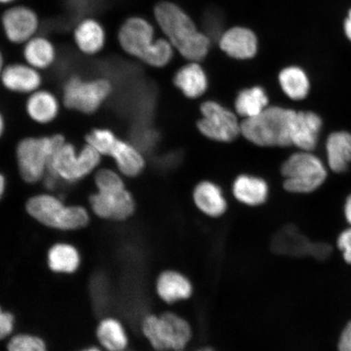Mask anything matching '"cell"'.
Here are the masks:
<instances>
[{"mask_svg":"<svg viewBox=\"0 0 351 351\" xmlns=\"http://www.w3.org/2000/svg\"><path fill=\"white\" fill-rule=\"evenodd\" d=\"M154 15L166 38L184 58L199 62L207 56L210 38L197 28L194 21L178 4L160 2L155 7Z\"/></svg>","mask_w":351,"mask_h":351,"instance_id":"cell-1","label":"cell"},{"mask_svg":"<svg viewBox=\"0 0 351 351\" xmlns=\"http://www.w3.org/2000/svg\"><path fill=\"white\" fill-rule=\"evenodd\" d=\"M96 191L89 197L92 212L108 221H124L134 214L136 204L123 176L110 168H99L94 173Z\"/></svg>","mask_w":351,"mask_h":351,"instance_id":"cell-2","label":"cell"},{"mask_svg":"<svg viewBox=\"0 0 351 351\" xmlns=\"http://www.w3.org/2000/svg\"><path fill=\"white\" fill-rule=\"evenodd\" d=\"M118 42L125 53L152 67H164L173 56L172 44L167 38L155 40L153 25L143 17L127 19L118 32Z\"/></svg>","mask_w":351,"mask_h":351,"instance_id":"cell-3","label":"cell"},{"mask_svg":"<svg viewBox=\"0 0 351 351\" xmlns=\"http://www.w3.org/2000/svg\"><path fill=\"white\" fill-rule=\"evenodd\" d=\"M297 110L280 106L267 107L258 116L241 123V134L260 147L292 146L291 132Z\"/></svg>","mask_w":351,"mask_h":351,"instance_id":"cell-4","label":"cell"},{"mask_svg":"<svg viewBox=\"0 0 351 351\" xmlns=\"http://www.w3.org/2000/svg\"><path fill=\"white\" fill-rule=\"evenodd\" d=\"M329 170L324 159L315 152L300 151L291 154L280 166L285 191L308 195L326 185Z\"/></svg>","mask_w":351,"mask_h":351,"instance_id":"cell-5","label":"cell"},{"mask_svg":"<svg viewBox=\"0 0 351 351\" xmlns=\"http://www.w3.org/2000/svg\"><path fill=\"white\" fill-rule=\"evenodd\" d=\"M26 212L35 221L51 229L73 231L85 228L90 214L80 205H67L51 193L33 195L26 201Z\"/></svg>","mask_w":351,"mask_h":351,"instance_id":"cell-6","label":"cell"},{"mask_svg":"<svg viewBox=\"0 0 351 351\" xmlns=\"http://www.w3.org/2000/svg\"><path fill=\"white\" fill-rule=\"evenodd\" d=\"M66 141L63 134L29 136L16 147V161L20 177L25 183L35 185L43 181L49 169L52 156Z\"/></svg>","mask_w":351,"mask_h":351,"instance_id":"cell-7","label":"cell"},{"mask_svg":"<svg viewBox=\"0 0 351 351\" xmlns=\"http://www.w3.org/2000/svg\"><path fill=\"white\" fill-rule=\"evenodd\" d=\"M102 157L89 144L77 150L75 145L66 140L52 156L47 176L56 181L76 183L94 174L99 168Z\"/></svg>","mask_w":351,"mask_h":351,"instance_id":"cell-8","label":"cell"},{"mask_svg":"<svg viewBox=\"0 0 351 351\" xmlns=\"http://www.w3.org/2000/svg\"><path fill=\"white\" fill-rule=\"evenodd\" d=\"M85 141L101 156L112 158L123 177L136 178L143 173L146 165L143 154L133 144L118 138L112 130L92 129L85 136Z\"/></svg>","mask_w":351,"mask_h":351,"instance_id":"cell-9","label":"cell"},{"mask_svg":"<svg viewBox=\"0 0 351 351\" xmlns=\"http://www.w3.org/2000/svg\"><path fill=\"white\" fill-rule=\"evenodd\" d=\"M112 92L113 85L108 78L74 75L63 85L61 103L70 111L90 116L102 108Z\"/></svg>","mask_w":351,"mask_h":351,"instance_id":"cell-10","label":"cell"},{"mask_svg":"<svg viewBox=\"0 0 351 351\" xmlns=\"http://www.w3.org/2000/svg\"><path fill=\"white\" fill-rule=\"evenodd\" d=\"M143 332L156 350H182L191 339L190 324L179 315L167 313L149 315L143 319Z\"/></svg>","mask_w":351,"mask_h":351,"instance_id":"cell-11","label":"cell"},{"mask_svg":"<svg viewBox=\"0 0 351 351\" xmlns=\"http://www.w3.org/2000/svg\"><path fill=\"white\" fill-rule=\"evenodd\" d=\"M201 119L197 129L201 134L214 141L230 143L241 134V124L235 114L222 105L208 101L202 104Z\"/></svg>","mask_w":351,"mask_h":351,"instance_id":"cell-12","label":"cell"},{"mask_svg":"<svg viewBox=\"0 0 351 351\" xmlns=\"http://www.w3.org/2000/svg\"><path fill=\"white\" fill-rule=\"evenodd\" d=\"M326 128L324 117L313 109L298 110L293 123L292 146L300 151L315 152Z\"/></svg>","mask_w":351,"mask_h":351,"instance_id":"cell-13","label":"cell"},{"mask_svg":"<svg viewBox=\"0 0 351 351\" xmlns=\"http://www.w3.org/2000/svg\"><path fill=\"white\" fill-rule=\"evenodd\" d=\"M324 161L329 172L345 175L351 169V130L335 129L328 132L324 140Z\"/></svg>","mask_w":351,"mask_h":351,"instance_id":"cell-14","label":"cell"},{"mask_svg":"<svg viewBox=\"0 0 351 351\" xmlns=\"http://www.w3.org/2000/svg\"><path fill=\"white\" fill-rule=\"evenodd\" d=\"M2 25L8 40L15 44H25L36 34L39 20L32 8L15 6L3 13Z\"/></svg>","mask_w":351,"mask_h":351,"instance_id":"cell-15","label":"cell"},{"mask_svg":"<svg viewBox=\"0 0 351 351\" xmlns=\"http://www.w3.org/2000/svg\"><path fill=\"white\" fill-rule=\"evenodd\" d=\"M0 83L12 93L29 95L40 89L43 77L40 71L28 64L13 63L4 66Z\"/></svg>","mask_w":351,"mask_h":351,"instance_id":"cell-16","label":"cell"},{"mask_svg":"<svg viewBox=\"0 0 351 351\" xmlns=\"http://www.w3.org/2000/svg\"><path fill=\"white\" fill-rule=\"evenodd\" d=\"M219 46L226 54L237 60H249L258 51L256 34L243 26H235L219 38Z\"/></svg>","mask_w":351,"mask_h":351,"instance_id":"cell-17","label":"cell"},{"mask_svg":"<svg viewBox=\"0 0 351 351\" xmlns=\"http://www.w3.org/2000/svg\"><path fill=\"white\" fill-rule=\"evenodd\" d=\"M25 112L29 119L36 124L49 125L60 115V101L53 92L40 88L28 95Z\"/></svg>","mask_w":351,"mask_h":351,"instance_id":"cell-18","label":"cell"},{"mask_svg":"<svg viewBox=\"0 0 351 351\" xmlns=\"http://www.w3.org/2000/svg\"><path fill=\"white\" fill-rule=\"evenodd\" d=\"M278 81L285 96L295 102L306 100L313 92V82L300 66L289 65L280 70Z\"/></svg>","mask_w":351,"mask_h":351,"instance_id":"cell-19","label":"cell"},{"mask_svg":"<svg viewBox=\"0 0 351 351\" xmlns=\"http://www.w3.org/2000/svg\"><path fill=\"white\" fill-rule=\"evenodd\" d=\"M73 38L82 53L95 56L104 49L106 43V33L98 21L86 19L79 22L76 26Z\"/></svg>","mask_w":351,"mask_h":351,"instance_id":"cell-20","label":"cell"},{"mask_svg":"<svg viewBox=\"0 0 351 351\" xmlns=\"http://www.w3.org/2000/svg\"><path fill=\"white\" fill-rule=\"evenodd\" d=\"M174 84L190 99H197L208 89V77L205 71L197 62L190 64L180 69L174 77Z\"/></svg>","mask_w":351,"mask_h":351,"instance_id":"cell-21","label":"cell"},{"mask_svg":"<svg viewBox=\"0 0 351 351\" xmlns=\"http://www.w3.org/2000/svg\"><path fill=\"white\" fill-rule=\"evenodd\" d=\"M197 208L209 217H217L225 213L227 204L221 188L210 182H200L194 191Z\"/></svg>","mask_w":351,"mask_h":351,"instance_id":"cell-22","label":"cell"},{"mask_svg":"<svg viewBox=\"0 0 351 351\" xmlns=\"http://www.w3.org/2000/svg\"><path fill=\"white\" fill-rule=\"evenodd\" d=\"M23 56L26 64L38 71L51 67L56 60V50L49 39L34 36L25 43Z\"/></svg>","mask_w":351,"mask_h":351,"instance_id":"cell-23","label":"cell"},{"mask_svg":"<svg viewBox=\"0 0 351 351\" xmlns=\"http://www.w3.org/2000/svg\"><path fill=\"white\" fill-rule=\"evenodd\" d=\"M232 191L237 199L249 206L261 205L269 195V186L261 178L241 175L235 180Z\"/></svg>","mask_w":351,"mask_h":351,"instance_id":"cell-24","label":"cell"},{"mask_svg":"<svg viewBox=\"0 0 351 351\" xmlns=\"http://www.w3.org/2000/svg\"><path fill=\"white\" fill-rule=\"evenodd\" d=\"M157 292L169 304L186 300L191 295L192 287L189 280L176 271H168L160 276L157 282Z\"/></svg>","mask_w":351,"mask_h":351,"instance_id":"cell-25","label":"cell"},{"mask_svg":"<svg viewBox=\"0 0 351 351\" xmlns=\"http://www.w3.org/2000/svg\"><path fill=\"white\" fill-rule=\"evenodd\" d=\"M269 97L261 86L241 90L235 100V109L239 115L245 118L256 117L267 108Z\"/></svg>","mask_w":351,"mask_h":351,"instance_id":"cell-26","label":"cell"},{"mask_svg":"<svg viewBox=\"0 0 351 351\" xmlns=\"http://www.w3.org/2000/svg\"><path fill=\"white\" fill-rule=\"evenodd\" d=\"M48 265L52 271L60 274H72L80 265V256L73 245L60 243L48 252Z\"/></svg>","mask_w":351,"mask_h":351,"instance_id":"cell-27","label":"cell"},{"mask_svg":"<svg viewBox=\"0 0 351 351\" xmlns=\"http://www.w3.org/2000/svg\"><path fill=\"white\" fill-rule=\"evenodd\" d=\"M97 337L100 343L108 351H122L128 345L125 329L117 319H104L98 327Z\"/></svg>","mask_w":351,"mask_h":351,"instance_id":"cell-28","label":"cell"},{"mask_svg":"<svg viewBox=\"0 0 351 351\" xmlns=\"http://www.w3.org/2000/svg\"><path fill=\"white\" fill-rule=\"evenodd\" d=\"M8 351H47L46 345L39 337L28 335L13 337L8 342Z\"/></svg>","mask_w":351,"mask_h":351,"instance_id":"cell-29","label":"cell"},{"mask_svg":"<svg viewBox=\"0 0 351 351\" xmlns=\"http://www.w3.org/2000/svg\"><path fill=\"white\" fill-rule=\"evenodd\" d=\"M336 244L346 265L351 266V227L345 228L337 236Z\"/></svg>","mask_w":351,"mask_h":351,"instance_id":"cell-30","label":"cell"},{"mask_svg":"<svg viewBox=\"0 0 351 351\" xmlns=\"http://www.w3.org/2000/svg\"><path fill=\"white\" fill-rule=\"evenodd\" d=\"M14 327V317L13 315L3 311L0 307V340L10 336Z\"/></svg>","mask_w":351,"mask_h":351,"instance_id":"cell-31","label":"cell"},{"mask_svg":"<svg viewBox=\"0 0 351 351\" xmlns=\"http://www.w3.org/2000/svg\"><path fill=\"white\" fill-rule=\"evenodd\" d=\"M337 351H351V319L345 324L337 342Z\"/></svg>","mask_w":351,"mask_h":351,"instance_id":"cell-32","label":"cell"},{"mask_svg":"<svg viewBox=\"0 0 351 351\" xmlns=\"http://www.w3.org/2000/svg\"><path fill=\"white\" fill-rule=\"evenodd\" d=\"M342 216L344 221L351 227V191L345 196L343 204H342Z\"/></svg>","mask_w":351,"mask_h":351,"instance_id":"cell-33","label":"cell"},{"mask_svg":"<svg viewBox=\"0 0 351 351\" xmlns=\"http://www.w3.org/2000/svg\"><path fill=\"white\" fill-rule=\"evenodd\" d=\"M7 190V179L3 173L0 172V200H1L5 195Z\"/></svg>","mask_w":351,"mask_h":351,"instance_id":"cell-34","label":"cell"},{"mask_svg":"<svg viewBox=\"0 0 351 351\" xmlns=\"http://www.w3.org/2000/svg\"><path fill=\"white\" fill-rule=\"evenodd\" d=\"M344 29L346 37L351 42V10L349 12L348 19H346Z\"/></svg>","mask_w":351,"mask_h":351,"instance_id":"cell-35","label":"cell"},{"mask_svg":"<svg viewBox=\"0 0 351 351\" xmlns=\"http://www.w3.org/2000/svg\"><path fill=\"white\" fill-rule=\"evenodd\" d=\"M6 129V122L1 112H0V139L2 138Z\"/></svg>","mask_w":351,"mask_h":351,"instance_id":"cell-36","label":"cell"},{"mask_svg":"<svg viewBox=\"0 0 351 351\" xmlns=\"http://www.w3.org/2000/svg\"><path fill=\"white\" fill-rule=\"evenodd\" d=\"M4 66L5 65H4L3 56L2 54L1 51H0V76H1V73L4 68Z\"/></svg>","mask_w":351,"mask_h":351,"instance_id":"cell-37","label":"cell"},{"mask_svg":"<svg viewBox=\"0 0 351 351\" xmlns=\"http://www.w3.org/2000/svg\"><path fill=\"white\" fill-rule=\"evenodd\" d=\"M14 1L15 0H0V3L8 4Z\"/></svg>","mask_w":351,"mask_h":351,"instance_id":"cell-38","label":"cell"},{"mask_svg":"<svg viewBox=\"0 0 351 351\" xmlns=\"http://www.w3.org/2000/svg\"><path fill=\"white\" fill-rule=\"evenodd\" d=\"M83 351H101V350H99L97 348H90V349L85 350H83Z\"/></svg>","mask_w":351,"mask_h":351,"instance_id":"cell-39","label":"cell"},{"mask_svg":"<svg viewBox=\"0 0 351 351\" xmlns=\"http://www.w3.org/2000/svg\"><path fill=\"white\" fill-rule=\"evenodd\" d=\"M204 351H210V350H204Z\"/></svg>","mask_w":351,"mask_h":351,"instance_id":"cell-40","label":"cell"}]
</instances>
